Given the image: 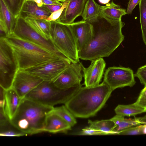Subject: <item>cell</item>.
<instances>
[{
  "mask_svg": "<svg viewBox=\"0 0 146 146\" xmlns=\"http://www.w3.org/2000/svg\"><path fill=\"white\" fill-rule=\"evenodd\" d=\"M92 36L89 44L78 52L79 59L92 61L110 56L124 40L122 29L125 24L121 21L108 19L100 15L91 23Z\"/></svg>",
  "mask_w": 146,
  "mask_h": 146,
  "instance_id": "1",
  "label": "cell"
},
{
  "mask_svg": "<svg viewBox=\"0 0 146 146\" xmlns=\"http://www.w3.org/2000/svg\"><path fill=\"white\" fill-rule=\"evenodd\" d=\"M112 92L104 81L94 87H81L65 106L75 117L88 118L95 115L104 107Z\"/></svg>",
  "mask_w": 146,
  "mask_h": 146,
  "instance_id": "2",
  "label": "cell"
},
{
  "mask_svg": "<svg viewBox=\"0 0 146 146\" xmlns=\"http://www.w3.org/2000/svg\"><path fill=\"white\" fill-rule=\"evenodd\" d=\"M5 38L13 51L19 69L26 70L50 61L66 57L19 37L13 33Z\"/></svg>",
  "mask_w": 146,
  "mask_h": 146,
  "instance_id": "3",
  "label": "cell"
},
{
  "mask_svg": "<svg viewBox=\"0 0 146 146\" xmlns=\"http://www.w3.org/2000/svg\"><path fill=\"white\" fill-rule=\"evenodd\" d=\"M54 108L24 98L10 120V123L17 130L27 135L44 132L46 116Z\"/></svg>",
  "mask_w": 146,
  "mask_h": 146,
  "instance_id": "4",
  "label": "cell"
},
{
  "mask_svg": "<svg viewBox=\"0 0 146 146\" xmlns=\"http://www.w3.org/2000/svg\"><path fill=\"white\" fill-rule=\"evenodd\" d=\"M81 87V84L62 89L56 86L52 82L43 81L24 98L43 105L54 107L56 104H65Z\"/></svg>",
  "mask_w": 146,
  "mask_h": 146,
  "instance_id": "5",
  "label": "cell"
},
{
  "mask_svg": "<svg viewBox=\"0 0 146 146\" xmlns=\"http://www.w3.org/2000/svg\"><path fill=\"white\" fill-rule=\"evenodd\" d=\"M50 22L51 40L55 48L71 63L79 62L76 40L69 25L56 21Z\"/></svg>",
  "mask_w": 146,
  "mask_h": 146,
  "instance_id": "6",
  "label": "cell"
},
{
  "mask_svg": "<svg viewBox=\"0 0 146 146\" xmlns=\"http://www.w3.org/2000/svg\"><path fill=\"white\" fill-rule=\"evenodd\" d=\"M0 38V86L6 91L12 88L19 68L12 48L5 37Z\"/></svg>",
  "mask_w": 146,
  "mask_h": 146,
  "instance_id": "7",
  "label": "cell"
},
{
  "mask_svg": "<svg viewBox=\"0 0 146 146\" xmlns=\"http://www.w3.org/2000/svg\"><path fill=\"white\" fill-rule=\"evenodd\" d=\"M135 77L133 70L129 68L110 67L104 73L103 81L113 91L117 88L133 86L136 83Z\"/></svg>",
  "mask_w": 146,
  "mask_h": 146,
  "instance_id": "8",
  "label": "cell"
},
{
  "mask_svg": "<svg viewBox=\"0 0 146 146\" xmlns=\"http://www.w3.org/2000/svg\"><path fill=\"white\" fill-rule=\"evenodd\" d=\"M71 63L66 57L60 58L25 70L44 81L53 82Z\"/></svg>",
  "mask_w": 146,
  "mask_h": 146,
  "instance_id": "9",
  "label": "cell"
},
{
  "mask_svg": "<svg viewBox=\"0 0 146 146\" xmlns=\"http://www.w3.org/2000/svg\"><path fill=\"white\" fill-rule=\"evenodd\" d=\"M13 33L19 37L41 46L54 53L62 55L57 51L50 40H46L42 38L25 19L19 16L17 18Z\"/></svg>",
  "mask_w": 146,
  "mask_h": 146,
  "instance_id": "10",
  "label": "cell"
},
{
  "mask_svg": "<svg viewBox=\"0 0 146 146\" xmlns=\"http://www.w3.org/2000/svg\"><path fill=\"white\" fill-rule=\"evenodd\" d=\"M82 64L80 62L71 63L52 82L57 87L62 89L70 88L81 84L83 75Z\"/></svg>",
  "mask_w": 146,
  "mask_h": 146,
  "instance_id": "11",
  "label": "cell"
},
{
  "mask_svg": "<svg viewBox=\"0 0 146 146\" xmlns=\"http://www.w3.org/2000/svg\"><path fill=\"white\" fill-rule=\"evenodd\" d=\"M44 80L25 70L19 69L15 77L12 88L21 99Z\"/></svg>",
  "mask_w": 146,
  "mask_h": 146,
  "instance_id": "12",
  "label": "cell"
},
{
  "mask_svg": "<svg viewBox=\"0 0 146 146\" xmlns=\"http://www.w3.org/2000/svg\"><path fill=\"white\" fill-rule=\"evenodd\" d=\"M106 66V63L103 58L92 61L91 64L87 68H85L82 65V71L85 86L92 87L100 84Z\"/></svg>",
  "mask_w": 146,
  "mask_h": 146,
  "instance_id": "13",
  "label": "cell"
},
{
  "mask_svg": "<svg viewBox=\"0 0 146 146\" xmlns=\"http://www.w3.org/2000/svg\"><path fill=\"white\" fill-rule=\"evenodd\" d=\"M75 37L78 51L84 49L92 36L91 24L83 20L68 24Z\"/></svg>",
  "mask_w": 146,
  "mask_h": 146,
  "instance_id": "14",
  "label": "cell"
},
{
  "mask_svg": "<svg viewBox=\"0 0 146 146\" xmlns=\"http://www.w3.org/2000/svg\"><path fill=\"white\" fill-rule=\"evenodd\" d=\"M86 0H68L59 18L56 21L65 24L74 22L75 19L81 15Z\"/></svg>",
  "mask_w": 146,
  "mask_h": 146,
  "instance_id": "15",
  "label": "cell"
},
{
  "mask_svg": "<svg viewBox=\"0 0 146 146\" xmlns=\"http://www.w3.org/2000/svg\"><path fill=\"white\" fill-rule=\"evenodd\" d=\"M52 13L44 5L39 7L34 2L25 1L19 16L25 19L27 17L46 20Z\"/></svg>",
  "mask_w": 146,
  "mask_h": 146,
  "instance_id": "16",
  "label": "cell"
},
{
  "mask_svg": "<svg viewBox=\"0 0 146 146\" xmlns=\"http://www.w3.org/2000/svg\"><path fill=\"white\" fill-rule=\"evenodd\" d=\"M51 111L46 116L44 132L66 133L71 129V126L66 121Z\"/></svg>",
  "mask_w": 146,
  "mask_h": 146,
  "instance_id": "17",
  "label": "cell"
},
{
  "mask_svg": "<svg viewBox=\"0 0 146 146\" xmlns=\"http://www.w3.org/2000/svg\"><path fill=\"white\" fill-rule=\"evenodd\" d=\"M5 112L10 120L16 112L22 99L12 88L5 91Z\"/></svg>",
  "mask_w": 146,
  "mask_h": 146,
  "instance_id": "18",
  "label": "cell"
},
{
  "mask_svg": "<svg viewBox=\"0 0 146 146\" xmlns=\"http://www.w3.org/2000/svg\"><path fill=\"white\" fill-rule=\"evenodd\" d=\"M25 19L42 38L46 40H51L50 21L29 17H27Z\"/></svg>",
  "mask_w": 146,
  "mask_h": 146,
  "instance_id": "19",
  "label": "cell"
},
{
  "mask_svg": "<svg viewBox=\"0 0 146 146\" xmlns=\"http://www.w3.org/2000/svg\"><path fill=\"white\" fill-rule=\"evenodd\" d=\"M0 24L5 28L9 35L13 33L17 18L9 10L3 0H0Z\"/></svg>",
  "mask_w": 146,
  "mask_h": 146,
  "instance_id": "20",
  "label": "cell"
},
{
  "mask_svg": "<svg viewBox=\"0 0 146 146\" xmlns=\"http://www.w3.org/2000/svg\"><path fill=\"white\" fill-rule=\"evenodd\" d=\"M126 14V10L112 1L105 6H102L100 15L109 19L121 21L122 16Z\"/></svg>",
  "mask_w": 146,
  "mask_h": 146,
  "instance_id": "21",
  "label": "cell"
},
{
  "mask_svg": "<svg viewBox=\"0 0 146 146\" xmlns=\"http://www.w3.org/2000/svg\"><path fill=\"white\" fill-rule=\"evenodd\" d=\"M102 7L94 0H87L81 15L83 20L90 23L95 21L100 15Z\"/></svg>",
  "mask_w": 146,
  "mask_h": 146,
  "instance_id": "22",
  "label": "cell"
},
{
  "mask_svg": "<svg viewBox=\"0 0 146 146\" xmlns=\"http://www.w3.org/2000/svg\"><path fill=\"white\" fill-rule=\"evenodd\" d=\"M114 111L116 114L128 117L134 116L145 112L144 108L135 103L127 105H118L115 108Z\"/></svg>",
  "mask_w": 146,
  "mask_h": 146,
  "instance_id": "23",
  "label": "cell"
},
{
  "mask_svg": "<svg viewBox=\"0 0 146 146\" xmlns=\"http://www.w3.org/2000/svg\"><path fill=\"white\" fill-rule=\"evenodd\" d=\"M88 123L89 126L104 132L106 135H115L112 131L114 123L110 119L94 121L88 120Z\"/></svg>",
  "mask_w": 146,
  "mask_h": 146,
  "instance_id": "24",
  "label": "cell"
},
{
  "mask_svg": "<svg viewBox=\"0 0 146 146\" xmlns=\"http://www.w3.org/2000/svg\"><path fill=\"white\" fill-rule=\"evenodd\" d=\"M51 112L59 116L71 127L74 126L77 121L75 117L67 109L65 106L54 108Z\"/></svg>",
  "mask_w": 146,
  "mask_h": 146,
  "instance_id": "25",
  "label": "cell"
},
{
  "mask_svg": "<svg viewBox=\"0 0 146 146\" xmlns=\"http://www.w3.org/2000/svg\"><path fill=\"white\" fill-rule=\"evenodd\" d=\"M139 5L142 36L146 46V0H141Z\"/></svg>",
  "mask_w": 146,
  "mask_h": 146,
  "instance_id": "26",
  "label": "cell"
},
{
  "mask_svg": "<svg viewBox=\"0 0 146 146\" xmlns=\"http://www.w3.org/2000/svg\"><path fill=\"white\" fill-rule=\"evenodd\" d=\"M140 125L136 118L126 119L123 118L116 125L114 126L112 131L115 135H118V133L125 129L130 127Z\"/></svg>",
  "mask_w": 146,
  "mask_h": 146,
  "instance_id": "27",
  "label": "cell"
},
{
  "mask_svg": "<svg viewBox=\"0 0 146 146\" xmlns=\"http://www.w3.org/2000/svg\"><path fill=\"white\" fill-rule=\"evenodd\" d=\"M5 5L16 18L19 15L25 0H3Z\"/></svg>",
  "mask_w": 146,
  "mask_h": 146,
  "instance_id": "28",
  "label": "cell"
},
{
  "mask_svg": "<svg viewBox=\"0 0 146 146\" xmlns=\"http://www.w3.org/2000/svg\"><path fill=\"white\" fill-rule=\"evenodd\" d=\"M143 134L142 124L132 127L119 132L118 135H137Z\"/></svg>",
  "mask_w": 146,
  "mask_h": 146,
  "instance_id": "29",
  "label": "cell"
},
{
  "mask_svg": "<svg viewBox=\"0 0 146 146\" xmlns=\"http://www.w3.org/2000/svg\"><path fill=\"white\" fill-rule=\"evenodd\" d=\"M78 135H106L104 132L92 128L87 127L82 130L78 134Z\"/></svg>",
  "mask_w": 146,
  "mask_h": 146,
  "instance_id": "30",
  "label": "cell"
},
{
  "mask_svg": "<svg viewBox=\"0 0 146 146\" xmlns=\"http://www.w3.org/2000/svg\"><path fill=\"white\" fill-rule=\"evenodd\" d=\"M134 76L138 78L142 84L146 86V64L138 68Z\"/></svg>",
  "mask_w": 146,
  "mask_h": 146,
  "instance_id": "31",
  "label": "cell"
},
{
  "mask_svg": "<svg viewBox=\"0 0 146 146\" xmlns=\"http://www.w3.org/2000/svg\"><path fill=\"white\" fill-rule=\"evenodd\" d=\"M27 135L18 130L15 131L11 129L1 130L0 135L5 137H19Z\"/></svg>",
  "mask_w": 146,
  "mask_h": 146,
  "instance_id": "32",
  "label": "cell"
},
{
  "mask_svg": "<svg viewBox=\"0 0 146 146\" xmlns=\"http://www.w3.org/2000/svg\"><path fill=\"white\" fill-rule=\"evenodd\" d=\"M68 1L63 3V5L60 9L52 13L50 15L46 20L48 21H56L60 17L63 11L68 3Z\"/></svg>",
  "mask_w": 146,
  "mask_h": 146,
  "instance_id": "33",
  "label": "cell"
},
{
  "mask_svg": "<svg viewBox=\"0 0 146 146\" xmlns=\"http://www.w3.org/2000/svg\"><path fill=\"white\" fill-rule=\"evenodd\" d=\"M135 103L144 108L146 106V86L141 90Z\"/></svg>",
  "mask_w": 146,
  "mask_h": 146,
  "instance_id": "34",
  "label": "cell"
},
{
  "mask_svg": "<svg viewBox=\"0 0 146 146\" xmlns=\"http://www.w3.org/2000/svg\"><path fill=\"white\" fill-rule=\"evenodd\" d=\"M141 0H129L127 8L126 14H131L135 7L139 4Z\"/></svg>",
  "mask_w": 146,
  "mask_h": 146,
  "instance_id": "35",
  "label": "cell"
},
{
  "mask_svg": "<svg viewBox=\"0 0 146 146\" xmlns=\"http://www.w3.org/2000/svg\"><path fill=\"white\" fill-rule=\"evenodd\" d=\"M44 5L52 13L60 9L62 6L63 4L62 5Z\"/></svg>",
  "mask_w": 146,
  "mask_h": 146,
  "instance_id": "36",
  "label": "cell"
},
{
  "mask_svg": "<svg viewBox=\"0 0 146 146\" xmlns=\"http://www.w3.org/2000/svg\"><path fill=\"white\" fill-rule=\"evenodd\" d=\"M135 117L140 124H146V115L141 117Z\"/></svg>",
  "mask_w": 146,
  "mask_h": 146,
  "instance_id": "37",
  "label": "cell"
},
{
  "mask_svg": "<svg viewBox=\"0 0 146 146\" xmlns=\"http://www.w3.org/2000/svg\"><path fill=\"white\" fill-rule=\"evenodd\" d=\"M31 1L35 2L39 7H42L44 5L42 0H25V1Z\"/></svg>",
  "mask_w": 146,
  "mask_h": 146,
  "instance_id": "38",
  "label": "cell"
},
{
  "mask_svg": "<svg viewBox=\"0 0 146 146\" xmlns=\"http://www.w3.org/2000/svg\"><path fill=\"white\" fill-rule=\"evenodd\" d=\"M98 1L102 4H106L109 3L110 0H98Z\"/></svg>",
  "mask_w": 146,
  "mask_h": 146,
  "instance_id": "39",
  "label": "cell"
},
{
  "mask_svg": "<svg viewBox=\"0 0 146 146\" xmlns=\"http://www.w3.org/2000/svg\"><path fill=\"white\" fill-rule=\"evenodd\" d=\"M142 132L143 134H146V124H142Z\"/></svg>",
  "mask_w": 146,
  "mask_h": 146,
  "instance_id": "40",
  "label": "cell"
},
{
  "mask_svg": "<svg viewBox=\"0 0 146 146\" xmlns=\"http://www.w3.org/2000/svg\"><path fill=\"white\" fill-rule=\"evenodd\" d=\"M56 1H58L60 2H62V3H63L65 2H66L68 0H56Z\"/></svg>",
  "mask_w": 146,
  "mask_h": 146,
  "instance_id": "41",
  "label": "cell"
},
{
  "mask_svg": "<svg viewBox=\"0 0 146 146\" xmlns=\"http://www.w3.org/2000/svg\"><path fill=\"white\" fill-rule=\"evenodd\" d=\"M144 108L145 109V112H146V106Z\"/></svg>",
  "mask_w": 146,
  "mask_h": 146,
  "instance_id": "42",
  "label": "cell"
},
{
  "mask_svg": "<svg viewBox=\"0 0 146 146\" xmlns=\"http://www.w3.org/2000/svg\"><path fill=\"white\" fill-rule=\"evenodd\" d=\"M53 0V1H56V0Z\"/></svg>",
  "mask_w": 146,
  "mask_h": 146,
  "instance_id": "43",
  "label": "cell"
}]
</instances>
